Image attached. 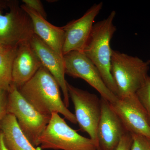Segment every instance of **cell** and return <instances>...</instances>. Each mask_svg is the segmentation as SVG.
Segmentation results:
<instances>
[{"mask_svg":"<svg viewBox=\"0 0 150 150\" xmlns=\"http://www.w3.org/2000/svg\"><path fill=\"white\" fill-rule=\"evenodd\" d=\"M60 89L55 78L42 66L18 89L25 99L41 114L51 116L53 112H57L71 123L76 124L75 114L65 105Z\"/></svg>","mask_w":150,"mask_h":150,"instance_id":"obj_1","label":"cell"},{"mask_svg":"<svg viewBox=\"0 0 150 150\" xmlns=\"http://www.w3.org/2000/svg\"><path fill=\"white\" fill-rule=\"evenodd\" d=\"M115 15L116 12L112 11L106 18L94 24L83 53L97 68L108 88L117 96V87L111 73L110 47L117 30L113 24Z\"/></svg>","mask_w":150,"mask_h":150,"instance_id":"obj_2","label":"cell"},{"mask_svg":"<svg viewBox=\"0 0 150 150\" xmlns=\"http://www.w3.org/2000/svg\"><path fill=\"white\" fill-rule=\"evenodd\" d=\"M150 60L144 61L137 57L112 50L111 73L121 98L136 93L148 77Z\"/></svg>","mask_w":150,"mask_h":150,"instance_id":"obj_3","label":"cell"},{"mask_svg":"<svg viewBox=\"0 0 150 150\" xmlns=\"http://www.w3.org/2000/svg\"><path fill=\"white\" fill-rule=\"evenodd\" d=\"M40 149L55 150H97L94 142L70 127L59 113L53 112L38 142Z\"/></svg>","mask_w":150,"mask_h":150,"instance_id":"obj_4","label":"cell"},{"mask_svg":"<svg viewBox=\"0 0 150 150\" xmlns=\"http://www.w3.org/2000/svg\"><path fill=\"white\" fill-rule=\"evenodd\" d=\"M8 113L15 116L20 128L35 147L46 129L51 116L38 111L22 96L18 88L12 83L8 92Z\"/></svg>","mask_w":150,"mask_h":150,"instance_id":"obj_5","label":"cell"},{"mask_svg":"<svg viewBox=\"0 0 150 150\" xmlns=\"http://www.w3.org/2000/svg\"><path fill=\"white\" fill-rule=\"evenodd\" d=\"M8 6L9 10L5 13L3 9L6 7L0 9V44L17 48L30 41L34 34L32 21L18 2H8Z\"/></svg>","mask_w":150,"mask_h":150,"instance_id":"obj_6","label":"cell"},{"mask_svg":"<svg viewBox=\"0 0 150 150\" xmlns=\"http://www.w3.org/2000/svg\"><path fill=\"white\" fill-rule=\"evenodd\" d=\"M69 96L74 104L80 129L88 134L98 150V126L101 113L100 98L96 95L76 87L67 82Z\"/></svg>","mask_w":150,"mask_h":150,"instance_id":"obj_7","label":"cell"},{"mask_svg":"<svg viewBox=\"0 0 150 150\" xmlns=\"http://www.w3.org/2000/svg\"><path fill=\"white\" fill-rule=\"evenodd\" d=\"M65 74L86 81L110 103L116 102L118 96L105 83L97 68L83 52L72 51L64 56Z\"/></svg>","mask_w":150,"mask_h":150,"instance_id":"obj_8","label":"cell"},{"mask_svg":"<svg viewBox=\"0 0 150 150\" xmlns=\"http://www.w3.org/2000/svg\"><path fill=\"white\" fill-rule=\"evenodd\" d=\"M110 105L126 131L150 139V124L147 113L136 93L118 98Z\"/></svg>","mask_w":150,"mask_h":150,"instance_id":"obj_9","label":"cell"},{"mask_svg":"<svg viewBox=\"0 0 150 150\" xmlns=\"http://www.w3.org/2000/svg\"><path fill=\"white\" fill-rule=\"evenodd\" d=\"M103 2L94 4L80 18L63 26L65 32L63 56L72 51L83 52L93 27L94 21L100 12Z\"/></svg>","mask_w":150,"mask_h":150,"instance_id":"obj_10","label":"cell"},{"mask_svg":"<svg viewBox=\"0 0 150 150\" xmlns=\"http://www.w3.org/2000/svg\"><path fill=\"white\" fill-rule=\"evenodd\" d=\"M101 113L98 126V150H116L126 131L121 119L112 109L110 103L100 98Z\"/></svg>","mask_w":150,"mask_h":150,"instance_id":"obj_11","label":"cell"},{"mask_svg":"<svg viewBox=\"0 0 150 150\" xmlns=\"http://www.w3.org/2000/svg\"><path fill=\"white\" fill-rule=\"evenodd\" d=\"M30 46L38 57L42 66L51 73L57 81L64 96V101L67 108L70 104V98L65 79L64 57L59 55L43 43L35 34L30 40Z\"/></svg>","mask_w":150,"mask_h":150,"instance_id":"obj_12","label":"cell"},{"mask_svg":"<svg viewBox=\"0 0 150 150\" xmlns=\"http://www.w3.org/2000/svg\"><path fill=\"white\" fill-rule=\"evenodd\" d=\"M42 64L30 41L21 43L17 49L12 71V83L19 89L35 75Z\"/></svg>","mask_w":150,"mask_h":150,"instance_id":"obj_13","label":"cell"},{"mask_svg":"<svg viewBox=\"0 0 150 150\" xmlns=\"http://www.w3.org/2000/svg\"><path fill=\"white\" fill-rule=\"evenodd\" d=\"M21 6L31 19L34 34L56 53L64 57L63 47L65 32L63 27L51 24L46 19L24 4Z\"/></svg>","mask_w":150,"mask_h":150,"instance_id":"obj_14","label":"cell"},{"mask_svg":"<svg viewBox=\"0 0 150 150\" xmlns=\"http://www.w3.org/2000/svg\"><path fill=\"white\" fill-rule=\"evenodd\" d=\"M0 130L4 143L8 150H39L28 139L13 114L7 113L2 119Z\"/></svg>","mask_w":150,"mask_h":150,"instance_id":"obj_15","label":"cell"},{"mask_svg":"<svg viewBox=\"0 0 150 150\" xmlns=\"http://www.w3.org/2000/svg\"><path fill=\"white\" fill-rule=\"evenodd\" d=\"M17 49L5 47L0 50V90L8 92L12 83L13 64Z\"/></svg>","mask_w":150,"mask_h":150,"instance_id":"obj_16","label":"cell"},{"mask_svg":"<svg viewBox=\"0 0 150 150\" xmlns=\"http://www.w3.org/2000/svg\"><path fill=\"white\" fill-rule=\"evenodd\" d=\"M140 102L147 113L150 124V76H148L145 82L136 93Z\"/></svg>","mask_w":150,"mask_h":150,"instance_id":"obj_17","label":"cell"},{"mask_svg":"<svg viewBox=\"0 0 150 150\" xmlns=\"http://www.w3.org/2000/svg\"><path fill=\"white\" fill-rule=\"evenodd\" d=\"M131 134L133 139L131 150H150V138L139 134Z\"/></svg>","mask_w":150,"mask_h":150,"instance_id":"obj_18","label":"cell"},{"mask_svg":"<svg viewBox=\"0 0 150 150\" xmlns=\"http://www.w3.org/2000/svg\"><path fill=\"white\" fill-rule=\"evenodd\" d=\"M23 4L46 19L47 14L43 4L40 0H23Z\"/></svg>","mask_w":150,"mask_h":150,"instance_id":"obj_19","label":"cell"},{"mask_svg":"<svg viewBox=\"0 0 150 150\" xmlns=\"http://www.w3.org/2000/svg\"><path fill=\"white\" fill-rule=\"evenodd\" d=\"M8 92L0 90V122L8 113Z\"/></svg>","mask_w":150,"mask_h":150,"instance_id":"obj_20","label":"cell"},{"mask_svg":"<svg viewBox=\"0 0 150 150\" xmlns=\"http://www.w3.org/2000/svg\"><path fill=\"white\" fill-rule=\"evenodd\" d=\"M132 141V135L127 132L121 138L116 150H131Z\"/></svg>","mask_w":150,"mask_h":150,"instance_id":"obj_21","label":"cell"},{"mask_svg":"<svg viewBox=\"0 0 150 150\" xmlns=\"http://www.w3.org/2000/svg\"><path fill=\"white\" fill-rule=\"evenodd\" d=\"M0 150H8L4 143L3 134L0 130Z\"/></svg>","mask_w":150,"mask_h":150,"instance_id":"obj_22","label":"cell"},{"mask_svg":"<svg viewBox=\"0 0 150 150\" xmlns=\"http://www.w3.org/2000/svg\"><path fill=\"white\" fill-rule=\"evenodd\" d=\"M8 4V2H4L3 1H0V9L5 7L7 6Z\"/></svg>","mask_w":150,"mask_h":150,"instance_id":"obj_23","label":"cell"},{"mask_svg":"<svg viewBox=\"0 0 150 150\" xmlns=\"http://www.w3.org/2000/svg\"><path fill=\"white\" fill-rule=\"evenodd\" d=\"M4 46H1V45L0 44V50H1V49H2L3 48H4Z\"/></svg>","mask_w":150,"mask_h":150,"instance_id":"obj_24","label":"cell"}]
</instances>
